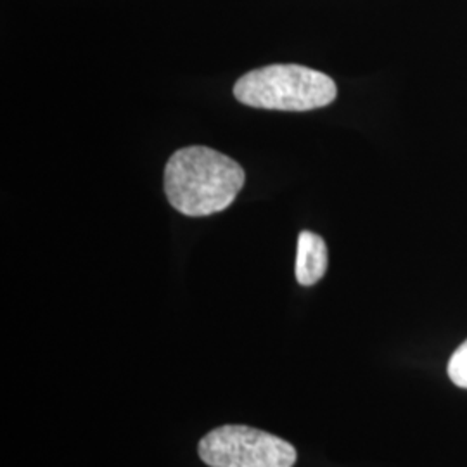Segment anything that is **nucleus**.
Returning a JSON list of instances; mask_svg holds the SVG:
<instances>
[{
    "label": "nucleus",
    "instance_id": "nucleus-1",
    "mask_svg": "<svg viewBox=\"0 0 467 467\" xmlns=\"http://www.w3.org/2000/svg\"><path fill=\"white\" fill-rule=\"evenodd\" d=\"M244 181V170L233 158L206 146H187L170 156L163 185L179 213L210 217L233 204Z\"/></svg>",
    "mask_w": 467,
    "mask_h": 467
},
{
    "label": "nucleus",
    "instance_id": "nucleus-2",
    "mask_svg": "<svg viewBox=\"0 0 467 467\" xmlns=\"http://www.w3.org/2000/svg\"><path fill=\"white\" fill-rule=\"evenodd\" d=\"M337 96L333 78L300 65H270L243 75L234 98L244 106L275 111H312L329 106Z\"/></svg>",
    "mask_w": 467,
    "mask_h": 467
},
{
    "label": "nucleus",
    "instance_id": "nucleus-3",
    "mask_svg": "<svg viewBox=\"0 0 467 467\" xmlns=\"http://www.w3.org/2000/svg\"><path fill=\"white\" fill-rule=\"evenodd\" d=\"M201 461L210 467H293L298 453L283 438L250 426L225 424L201 438Z\"/></svg>",
    "mask_w": 467,
    "mask_h": 467
},
{
    "label": "nucleus",
    "instance_id": "nucleus-4",
    "mask_svg": "<svg viewBox=\"0 0 467 467\" xmlns=\"http://www.w3.org/2000/svg\"><path fill=\"white\" fill-rule=\"evenodd\" d=\"M327 246L326 241L310 231H303L298 237L296 250V281L301 285L317 284L327 270Z\"/></svg>",
    "mask_w": 467,
    "mask_h": 467
},
{
    "label": "nucleus",
    "instance_id": "nucleus-5",
    "mask_svg": "<svg viewBox=\"0 0 467 467\" xmlns=\"http://www.w3.org/2000/svg\"><path fill=\"white\" fill-rule=\"evenodd\" d=\"M449 378L451 383L467 389V339L451 355L449 362Z\"/></svg>",
    "mask_w": 467,
    "mask_h": 467
}]
</instances>
